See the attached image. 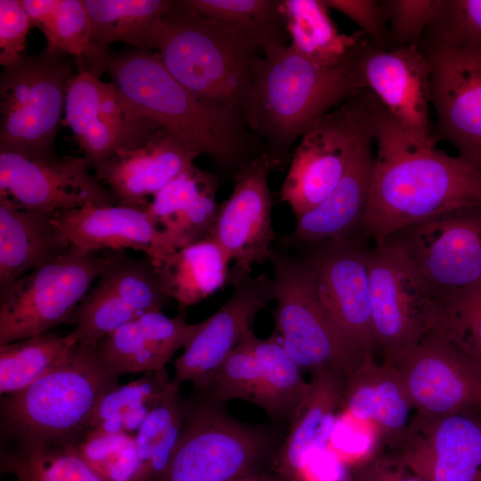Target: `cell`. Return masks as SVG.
I'll list each match as a JSON object with an SVG mask.
<instances>
[{
  "mask_svg": "<svg viewBox=\"0 0 481 481\" xmlns=\"http://www.w3.org/2000/svg\"><path fill=\"white\" fill-rule=\"evenodd\" d=\"M363 94L378 150L360 238L377 241L446 211L481 206L480 171L436 142L408 135L370 91Z\"/></svg>",
  "mask_w": 481,
  "mask_h": 481,
  "instance_id": "1",
  "label": "cell"
},
{
  "mask_svg": "<svg viewBox=\"0 0 481 481\" xmlns=\"http://www.w3.org/2000/svg\"><path fill=\"white\" fill-rule=\"evenodd\" d=\"M362 32L350 53L332 66L318 64L290 44L273 42L263 57L242 108L247 126L265 144L274 168L289 160L297 139L364 86L357 69Z\"/></svg>",
  "mask_w": 481,
  "mask_h": 481,
  "instance_id": "2",
  "label": "cell"
},
{
  "mask_svg": "<svg viewBox=\"0 0 481 481\" xmlns=\"http://www.w3.org/2000/svg\"><path fill=\"white\" fill-rule=\"evenodd\" d=\"M136 110L232 177L258 156L241 116L204 100L177 81L157 52L111 53L107 70ZM260 156V155H259Z\"/></svg>",
  "mask_w": 481,
  "mask_h": 481,
  "instance_id": "3",
  "label": "cell"
},
{
  "mask_svg": "<svg viewBox=\"0 0 481 481\" xmlns=\"http://www.w3.org/2000/svg\"><path fill=\"white\" fill-rule=\"evenodd\" d=\"M118 379L95 345L77 343L31 385L2 396V436L19 446L73 445Z\"/></svg>",
  "mask_w": 481,
  "mask_h": 481,
  "instance_id": "4",
  "label": "cell"
},
{
  "mask_svg": "<svg viewBox=\"0 0 481 481\" xmlns=\"http://www.w3.org/2000/svg\"><path fill=\"white\" fill-rule=\"evenodd\" d=\"M151 49L188 90L242 118L262 47L175 1L154 29Z\"/></svg>",
  "mask_w": 481,
  "mask_h": 481,
  "instance_id": "5",
  "label": "cell"
},
{
  "mask_svg": "<svg viewBox=\"0 0 481 481\" xmlns=\"http://www.w3.org/2000/svg\"><path fill=\"white\" fill-rule=\"evenodd\" d=\"M379 240L418 272L441 313L438 335L444 336L481 291V206L446 211Z\"/></svg>",
  "mask_w": 481,
  "mask_h": 481,
  "instance_id": "6",
  "label": "cell"
},
{
  "mask_svg": "<svg viewBox=\"0 0 481 481\" xmlns=\"http://www.w3.org/2000/svg\"><path fill=\"white\" fill-rule=\"evenodd\" d=\"M276 432L232 417L208 395L186 402L183 428L160 481H232L272 469Z\"/></svg>",
  "mask_w": 481,
  "mask_h": 481,
  "instance_id": "7",
  "label": "cell"
},
{
  "mask_svg": "<svg viewBox=\"0 0 481 481\" xmlns=\"http://www.w3.org/2000/svg\"><path fill=\"white\" fill-rule=\"evenodd\" d=\"M69 55L45 47L24 53L0 75V151L35 159L56 157L55 138L74 74Z\"/></svg>",
  "mask_w": 481,
  "mask_h": 481,
  "instance_id": "8",
  "label": "cell"
},
{
  "mask_svg": "<svg viewBox=\"0 0 481 481\" xmlns=\"http://www.w3.org/2000/svg\"><path fill=\"white\" fill-rule=\"evenodd\" d=\"M274 331L301 368L311 374L338 371L350 375L371 358L343 337L322 306L312 269L305 257L283 254L273 248Z\"/></svg>",
  "mask_w": 481,
  "mask_h": 481,
  "instance_id": "9",
  "label": "cell"
},
{
  "mask_svg": "<svg viewBox=\"0 0 481 481\" xmlns=\"http://www.w3.org/2000/svg\"><path fill=\"white\" fill-rule=\"evenodd\" d=\"M75 245L52 261L0 287V345L67 323L112 259Z\"/></svg>",
  "mask_w": 481,
  "mask_h": 481,
  "instance_id": "10",
  "label": "cell"
},
{
  "mask_svg": "<svg viewBox=\"0 0 481 481\" xmlns=\"http://www.w3.org/2000/svg\"><path fill=\"white\" fill-rule=\"evenodd\" d=\"M363 91L311 126L292 154L280 199L296 219L333 192L362 144L374 136L372 114Z\"/></svg>",
  "mask_w": 481,
  "mask_h": 481,
  "instance_id": "11",
  "label": "cell"
},
{
  "mask_svg": "<svg viewBox=\"0 0 481 481\" xmlns=\"http://www.w3.org/2000/svg\"><path fill=\"white\" fill-rule=\"evenodd\" d=\"M374 332L386 361L437 335L441 313L415 268L383 240L369 251Z\"/></svg>",
  "mask_w": 481,
  "mask_h": 481,
  "instance_id": "12",
  "label": "cell"
},
{
  "mask_svg": "<svg viewBox=\"0 0 481 481\" xmlns=\"http://www.w3.org/2000/svg\"><path fill=\"white\" fill-rule=\"evenodd\" d=\"M64 118L93 169L118 150L140 146L161 128L113 83L77 69L66 88Z\"/></svg>",
  "mask_w": 481,
  "mask_h": 481,
  "instance_id": "13",
  "label": "cell"
},
{
  "mask_svg": "<svg viewBox=\"0 0 481 481\" xmlns=\"http://www.w3.org/2000/svg\"><path fill=\"white\" fill-rule=\"evenodd\" d=\"M73 311L67 323L81 345L94 346L124 324L162 311L171 298L158 265L148 256L131 257L115 251L112 259Z\"/></svg>",
  "mask_w": 481,
  "mask_h": 481,
  "instance_id": "14",
  "label": "cell"
},
{
  "mask_svg": "<svg viewBox=\"0 0 481 481\" xmlns=\"http://www.w3.org/2000/svg\"><path fill=\"white\" fill-rule=\"evenodd\" d=\"M422 418L481 409V362L449 339L431 334L388 361Z\"/></svg>",
  "mask_w": 481,
  "mask_h": 481,
  "instance_id": "15",
  "label": "cell"
},
{
  "mask_svg": "<svg viewBox=\"0 0 481 481\" xmlns=\"http://www.w3.org/2000/svg\"><path fill=\"white\" fill-rule=\"evenodd\" d=\"M363 242L355 237L310 245L305 257L330 319L349 344L373 357L378 343L372 322L370 250Z\"/></svg>",
  "mask_w": 481,
  "mask_h": 481,
  "instance_id": "16",
  "label": "cell"
},
{
  "mask_svg": "<svg viewBox=\"0 0 481 481\" xmlns=\"http://www.w3.org/2000/svg\"><path fill=\"white\" fill-rule=\"evenodd\" d=\"M91 169L85 156L35 159L0 151V195L20 208L49 214L116 205Z\"/></svg>",
  "mask_w": 481,
  "mask_h": 481,
  "instance_id": "17",
  "label": "cell"
},
{
  "mask_svg": "<svg viewBox=\"0 0 481 481\" xmlns=\"http://www.w3.org/2000/svg\"><path fill=\"white\" fill-rule=\"evenodd\" d=\"M357 69L364 89L378 99L399 128L416 139L436 143L429 117L431 67L417 45L381 49L364 35Z\"/></svg>",
  "mask_w": 481,
  "mask_h": 481,
  "instance_id": "18",
  "label": "cell"
},
{
  "mask_svg": "<svg viewBox=\"0 0 481 481\" xmlns=\"http://www.w3.org/2000/svg\"><path fill=\"white\" fill-rule=\"evenodd\" d=\"M422 53L431 67L430 102L436 114L434 138L436 143H450L458 157L481 172V51L440 49Z\"/></svg>",
  "mask_w": 481,
  "mask_h": 481,
  "instance_id": "19",
  "label": "cell"
},
{
  "mask_svg": "<svg viewBox=\"0 0 481 481\" xmlns=\"http://www.w3.org/2000/svg\"><path fill=\"white\" fill-rule=\"evenodd\" d=\"M228 282L233 287L230 298L203 320L201 329L175 360L174 384L180 387L191 381L205 392L259 312L274 300L273 280L265 273L254 276L230 272Z\"/></svg>",
  "mask_w": 481,
  "mask_h": 481,
  "instance_id": "20",
  "label": "cell"
},
{
  "mask_svg": "<svg viewBox=\"0 0 481 481\" xmlns=\"http://www.w3.org/2000/svg\"><path fill=\"white\" fill-rule=\"evenodd\" d=\"M274 169L266 153L258 156L236 174L231 195L219 205L209 237L233 261L232 273H251L255 265L269 261L276 238L268 181Z\"/></svg>",
  "mask_w": 481,
  "mask_h": 481,
  "instance_id": "21",
  "label": "cell"
},
{
  "mask_svg": "<svg viewBox=\"0 0 481 481\" xmlns=\"http://www.w3.org/2000/svg\"><path fill=\"white\" fill-rule=\"evenodd\" d=\"M472 411L417 415L392 455L427 481H481V419Z\"/></svg>",
  "mask_w": 481,
  "mask_h": 481,
  "instance_id": "22",
  "label": "cell"
},
{
  "mask_svg": "<svg viewBox=\"0 0 481 481\" xmlns=\"http://www.w3.org/2000/svg\"><path fill=\"white\" fill-rule=\"evenodd\" d=\"M199 154L159 128L138 147L118 150L94 168L117 204L147 208L149 198L194 164Z\"/></svg>",
  "mask_w": 481,
  "mask_h": 481,
  "instance_id": "23",
  "label": "cell"
},
{
  "mask_svg": "<svg viewBox=\"0 0 481 481\" xmlns=\"http://www.w3.org/2000/svg\"><path fill=\"white\" fill-rule=\"evenodd\" d=\"M54 220L70 243L85 250L130 249L144 253L157 265L175 251L147 208L88 206L57 212Z\"/></svg>",
  "mask_w": 481,
  "mask_h": 481,
  "instance_id": "24",
  "label": "cell"
},
{
  "mask_svg": "<svg viewBox=\"0 0 481 481\" xmlns=\"http://www.w3.org/2000/svg\"><path fill=\"white\" fill-rule=\"evenodd\" d=\"M347 377L338 371L312 373L310 391L273 459L272 470L280 481H299L310 461L329 449L334 424L345 406Z\"/></svg>",
  "mask_w": 481,
  "mask_h": 481,
  "instance_id": "25",
  "label": "cell"
},
{
  "mask_svg": "<svg viewBox=\"0 0 481 481\" xmlns=\"http://www.w3.org/2000/svg\"><path fill=\"white\" fill-rule=\"evenodd\" d=\"M203 325L186 322L161 311L147 313L115 330L95 344L106 366L115 374L159 371L176 351L185 348Z\"/></svg>",
  "mask_w": 481,
  "mask_h": 481,
  "instance_id": "26",
  "label": "cell"
},
{
  "mask_svg": "<svg viewBox=\"0 0 481 481\" xmlns=\"http://www.w3.org/2000/svg\"><path fill=\"white\" fill-rule=\"evenodd\" d=\"M344 411L372 424L390 450L405 438L417 413L394 364L386 360L378 364L373 357L347 377Z\"/></svg>",
  "mask_w": 481,
  "mask_h": 481,
  "instance_id": "27",
  "label": "cell"
},
{
  "mask_svg": "<svg viewBox=\"0 0 481 481\" xmlns=\"http://www.w3.org/2000/svg\"><path fill=\"white\" fill-rule=\"evenodd\" d=\"M368 138L333 192L298 218L289 241L307 246L359 237L365 218L374 156Z\"/></svg>",
  "mask_w": 481,
  "mask_h": 481,
  "instance_id": "28",
  "label": "cell"
},
{
  "mask_svg": "<svg viewBox=\"0 0 481 481\" xmlns=\"http://www.w3.org/2000/svg\"><path fill=\"white\" fill-rule=\"evenodd\" d=\"M218 185L216 175L193 164L152 196L147 210L175 250L209 237Z\"/></svg>",
  "mask_w": 481,
  "mask_h": 481,
  "instance_id": "29",
  "label": "cell"
},
{
  "mask_svg": "<svg viewBox=\"0 0 481 481\" xmlns=\"http://www.w3.org/2000/svg\"><path fill=\"white\" fill-rule=\"evenodd\" d=\"M70 246L54 214L20 208L0 195V287L52 261Z\"/></svg>",
  "mask_w": 481,
  "mask_h": 481,
  "instance_id": "30",
  "label": "cell"
},
{
  "mask_svg": "<svg viewBox=\"0 0 481 481\" xmlns=\"http://www.w3.org/2000/svg\"><path fill=\"white\" fill-rule=\"evenodd\" d=\"M231 261L223 248L208 237L175 250L158 267L167 294L183 310L229 281Z\"/></svg>",
  "mask_w": 481,
  "mask_h": 481,
  "instance_id": "31",
  "label": "cell"
},
{
  "mask_svg": "<svg viewBox=\"0 0 481 481\" xmlns=\"http://www.w3.org/2000/svg\"><path fill=\"white\" fill-rule=\"evenodd\" d=\"M249 339L259 368L250 403L262 408L273 420L289 425L311 384L305 381L301 368L286 352L275 332L262 339L250 330Z\"/></svg>",
  "mask_w": 481,
  "mask_h": 481,
  "instance_id": "32",
  "label": "cell"
},
{
  "mask_svg": "<svg viewBox=\"0 0 481 481\" xmlns=\"http://www.w3.org/2000/svg\"><path fill=\"white\" fill-rule=\"evenodd\" d=\"M93 45L103 51L116 42L151 50L157 24L174 6L171 0H83Z\"/></svg>",
  "mask_w": 481,
  "mask_h": 481,
  "instance_id": "33",
  "label": "cell"
},
{
  "mask_svg": "<svg viewBox=\"0 0 481 481\" xmlns=\"http://www.w3.org/2000/svg\"><path fill=\"white\" fill-rule=\"evenodd\" d=\"M290 45L307 59L324 66L342 61L362 31L340 33L329 15L325 0H282Z\"/></svg>",
  "mask_w": 481,
  "mask_h": 481,
  "instance_id": "34",
  "label": "cell"
},
{
  "mask_svg": "<svg viewBox=\"0 0 481 481\" xmlns=\"http://www.w3.org/2000/svg\"><path fill=\"white\" fill-rule=\"evenodd\" d=\"M179 5L210 19L264 48L273 42L286 43L282 1L183 0Z\"/></svg>",
  "mask_w": 481,
  "mask_h": 481,
  "instance_id": "35",
  "label": "cell"
},
{
  "mask_svg": "<svg viewBox=\"0 0 481 481\" xmlns=\"http://www.w3.org/2000/svg\"><path fill=\"white\" fill-rule=\"evenodd\" d=\"M173 386L166 368L146 372L124 386L118 385L101 399L88 428L135 435Z\"/></svg>",
  "mask_w": 481,
  "mask_h": 481,
  "instance_id": "36",
  "label": "cell"
},
{
  "mask_svg": "<svg viewBox=\"0 0 481 481\" xmlns=\"http://www.w3.org/2000/svg\"><path fill=\"white\" fill-rule=\"evenodd\" d=\"M77 344L72 333L35 335L0 345L1 396L17 393L53 368Z\"/></svg>",
  "mask_w": 481,
  "mask_h": 481,
  "instance_id": "37",
  "label": "cell"
},
{
  "mask_svg": "<svg viewBox=\"0 0 481 481\" xmlns=\"http://www.w3.org/2000/svg\"><path fill=\"white\" fill-rule=\"evenodd\" d=\"M179 387L174 384L135 434L142 481H160L177 444L186 410Z\"/></svg>",
  "mask_w": 481,
  "mask_h": 481,
  "instance_id": "38",
  "label": "cell"
},
{
  "mask_svg": "<svg viewBox=\"0 0 481 481\" xmlns=\"http://www.w3.org/2000/svg\"><path fill=\"white\" fill-rule=\"evenodd\" d=\"M1 470L18 481H104L72 445H15L4 449Z\"/></svg>",
  "mask_w": 481,
  "mask_h": 481,
  "instance_id": "39",
  "label": "cell"
},
{
  "mask_svg": "<svg viewBox=\"0 0 481 481\" xmlns=\"http://www.w3.org/2000/svg\"><path fill=\"white\" fill-rule=\"evenodd\" d=\"M42 32L46 39L45 47L72 57L77 69L97 77L107 70L110 50H100L93 45L83 0H61L54 17Z\"/></svg>",
  "mask_w": 481,
  "mask_h": 481,
  "instance_id": "40",
  "label": "cell"
},
{
  "mask_svg": "<svg viewBox=\"0 0 481 481\" xmlns=\"http://www.w3.org/2000/svg\"><path fill=\"white\" fill-rule=\"evenodd\" d=\"M418 47L481 51V0H436Z\"/></svg>",
  "mask_w": 481,
  "mask_h": 481,
  "instance_id": "41",
  "label": "cell"
},
{
  "mask_svg": "<svg viewBox=\"0 0 481 481\" xmlns=\"http://www.w3.org/2000/svg\"><path fill=\"white\" fill-rule=\"evenodd\" d=\"M250 329L231 351L215 372L209 387L204 392L214 401L224 404L241 399L250 402L259 375L258 363L250 339Z\"/></svg>",
  "mask_w": 481,
  "mask_h": 481,
  "instance_id": "42",
  "label": "cell"
},
{
  "mask_svg": "<svg viewBox=\"0 0 481 481\" xmlns=\"http://www.w3.org/2000/svg\"><path fill=\"white\" fill-rule=\"evenodd\" d=\"M387 19L389 50L419 45L436 0H382Z\"/></svg>",
  "mask_w": 481,
  "mask_h": 481,
  "instance_id": "43",
  "label": "cell"
},
{
  "mask_svg": "<svg viewBox=\"0 0 481 481\" xmlns=\"http://www.w3.org/2000/svg\"><path fill=\"white\" fill-rule=\"evenodd\" d=\"M379 437L375 427L360 421L346 413L344 409L334 424L329 450L344 464L353 467L374 454V447Z\"/></svg>",
  "mask_w": 481,
  "mask_h": 481,
  "instance_id": "44",
  "label": "cell"
},
{
  "mask_svg": "<svg viewBox=\"0 0 481 481\" xmlns=\"http://www.w3.org/2000/svg\"><path fill=\"white\" fill-rule=\"evenodd\" d=\"M325 3L355 22L372 45L389 50L387 19L382 0H325Z\"/></svg>",
  "mask_w": 481,
  "mask_h": 481,
  "instance_id": "45",
  "label": "cell"
},
{
  "mask_svg": "<svg viewBox=\"0 0 481 481\" xmlns=\"http://www.w3.org/2000/svg\"><path fill=\"white\" fill-rule=\"evenodd\" d=\"M33 26L20 0H0V64L16 62L25 53L27 35Z\"/></svg>",
  "mask_w": 481,
  "mask_h": 481,
  "instance_id": "46",
  "label": "cell"
},
{
  "mask_svg": "<svg viewBox=\"0 0 481 481\" xmlns=\"http://www.w3.org/2000/svg\"><path fill=\"white\" fill-rule=\"evenodd\" d=\"M446 338L481 362V291L456 318Z\"/></svg>",
  "mask_w": 481,
  "mask_h": 481,
  "instance_id": "47",
  "label": "cell"
},
{
  "mask_svg": "<svg viewBox=\"0 0 481 481\" xmlns=\"http://www.w3.org/2000/svg\"><path fill=\"white\" fill-rule=\"evenodd\" d=\"M358 481H427L414 475L387 453H374L353 467L350 473Z\"/></svg>",
  "mask_w": 481,
  "mask_h": 481,
  "instance_id": "48",
  "label": "cell"
},
{
  "mask_svg": "<svg viewBox=\"0 0 481 481\" xmlns=\"http://www.w3.org/2000/svg\"><path fill=\"white\" fill-rule=\"evenodd\" d=\"M33 26L40 30L53 20L61 0H20Z\"/></svg>",
  "mask_w": 481,
  "mask_h": 481,
  "instance_id": "49",
  "label": "cell"
},
{
  "mask_svg": "<svg viewBox=\"0 0 481 481\" xmlns=\"http://www.w3.org/2000/svg\"><path fill=\"white\" fill-rule=\"evenodd\" d=\"M232 481H280L273 471L270 469L259 473L244 476Z\"/></svg>",
  "mask_w": 481,
  "mask_h": 481,
  "instance_id": "50",
  "label": "cell"
},
{
  "mask_svg": "<svg viewBox=\"0 0 481 481\" xmlns=\"http://www.w3.org/2000/svg\"><path fill=\"white\" fill-rule=\"evenodd\" d=\"M346 481H358V480L355 479V478L350 474Z\"/></svg>",
  "mask_w": 481,
  "mask_h": 481,
  "instance_id": "51",
  "label": "cell"
}]
</instances>
